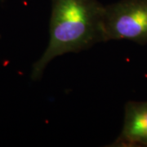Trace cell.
Here are the masks:
<instances>
[{
	"mask_svg": "<svg viewBox=\"0 0 147 147\" xmlns=\"http://www.w3.org/2000/svg\"><path fill=\"white\" fill-rule=\"evenodd\" d=\"M105 8L97 0H52L49 42L34 65L33 79H40L47 65L56 57L105 42Z\"/></svg>",
	"mask_w": 147,
	"mask_h": 147,
	"instance_id": "obj_1",
	"label": "cell"
},
{
	"mask_svg": "<svg viewBox=\"0 0 147 147\" xmlns=\"http://www.w3.org/2000/svg\"><path fill=\"white\" fill-rule=\"evenodd\" d=\"M103 29L105 42L129 40L147 43V0H121L105 6Z\"/></svg>",
	"mask_w": 147,
	"mask_h": 147,
	"instance_id": "obj_2",
	"label": "cell"
},
{
	"mask_svg": "<svg viewBox=\"0 0 147 147\" xmlns=\"http://www.w3.org/2000/svg\"><path fill=\"white\" fill-rule=\"evenodd\" d=\"M112 146L147 147V101H128L123 126Z\"/></svg>",
	"mask_w": 147,
	"mask_h": 147,
	"instance_id": "obj_3",
	"label": "cell"
}]
</instances>
